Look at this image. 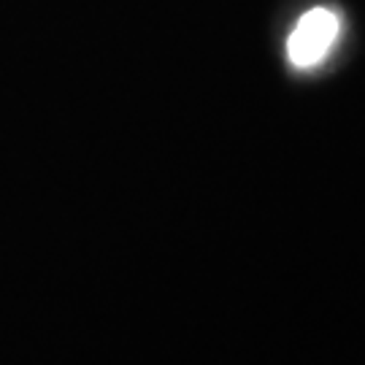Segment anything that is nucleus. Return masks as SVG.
I'll return each mask as SVG.
<instances>
[{"mask_svg":"<svg viewBox=\"0 0 365 365\" xmlns=\"http://www.w3.org/2000/svg\"><path fill=\"white\" fill-rule=\"evenodd\" d=\"M339 36V16L330 9H312L298 19L287 38V57L295 68H314L325 60Z\"/></svg>","mask_w":365,"mask_h":365,"instance_id":"1","label":"nucleus"}]
</instances>
